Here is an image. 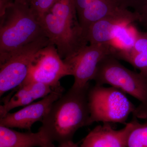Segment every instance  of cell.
I'll return each instance as SVG.
<instances>
[{
	"instance_id": "8",
	"label": "cell",
	"mask_w": 147,
	"mask_h": 147,
	"mask_svg": "<svg viewBox=\"0 0 147 147\" xmlns=\"http://www.w3.org/2000/svg\"><path fill=\"white\" fill-rule=\"evenodd\" d=\"M115 49L109 44L87 45L71 57L63 60L71 66L74 83L72 87L82 88L90 85L99 63L108 55H113Z\"/></svg>"
},
{
	"instance_id": "18",
	"label": "cell",
	"mask_w": 147,
	"mask_h": 147,
	"mask_svg": "<svg viewBox=\"0 0 147 147\" xmlns=\"http://www.w3.org/2000/svg\"><path fill=\"white\" fill-rule=\"evenodd\" d=\"M120 7L127 9L132 8L136 11L147 0H115Z\"/></svg>"
},
{
	"instance_id": "20",
	"label": "cell",
	"mask_w": 147,
	"mask_h": 147,
	"mask_svg": "<svg viewBox=\"0 0 147 147\" xmlns=\"http://www.w3.org/2000/svg\"><path fill=\"white\" fill-rule=\"evenodd\" d=\"M78 16L90 4L93 0H74Z\"/></svg>"
},
{
	"instance_id": "7",
	"label": "cell",
	"mask_w": 147,
	"mask_h": 147,
	"mask_svg": "<svg viewBox=\"0 0 147 147\" xmlns=\"http://www.w3.org/2000/svg\"><path fill=\"white\" fill-rule=\"evenodd\" d=\"M68 75L72 76L71 66L61 58L55 45H49L37 53L26 79L19 87L38 82L55 88L60 85V79Z\"/></svg>"
},
{
	"instance_id": "22",
	"label": "cell",
	"mask_w": 147,
	"mask_h": 147,
	"mask_svg": "<svg viewBox=\"0 0 147 147\" xmlns=\"http://www.w3.org/2000/svg\"><path fill=\"white\" fill-rule=\"evenodd\" d=\"M146 32H147V31Z\"/></svg>"
},
{
	"instance_id": "10",
	"label": "cell",
	"mask_w": 147,
	"mask_h": 147,
	"mask_svg": "<svg viewBox=\"0 0 147 147\" xmlns=\"http://www.w3.org/2000/svg\"><path fill=\"white\" fill-rule=\"evenodd\" d=\"M139 20V15L137 12L121 8L115 15L92 24L87 32V39L91 45L110 44L121 27L132 24Z\"/></svg>"
},
{
	"instance_id": "16",
	"label": "cell",
	"mask_w": 147,
	"mask_h": 147,
	"mask_svg": "<svg viewBox=\"0 0 147 147\" xmlns=\"http://www.w3.org/2000/svg\"><path fill=\"white\" fill-rule=\"evenodd\" d=\"M131 121L132 126L127 139V147H147V122L141 123L137 118Z\"/></svg>"
},
{
	"instance_id": "15",
	"label": "cell",
	"mask_w": 147,
	"mask_h": 147,
	"mask_svg": "<svg viewBox=\"0 0 147 147\" xmlns=\"http://www.w3.org/2000/svg\"><path fill=\"white\" fill-rule=\"evenodd\" d=\"M115 0H93L78 16L80 25L87 35L90 26L95 22L115 15L121 9Z\"/></svg>"
},
{
	"instance_id": "19",
	"label": "cell",
	"mask_w": 147,
	"mask_h": 147,
	"mask_svg": "<svg viewBox=\"0 0 147 147\" xmlns=\"http://www.w3.org/2000/svg\"><path fill=\"white\" fill-rule=\"evenodd\" d=\"M134 11L138 13L139 22L144 26L147 30V1L138 10Z\"/></svg>"
},
{
	"instance_id": "21",
	"label": "cell",
	"mask_w": 147,
	"mask_h": 147,
	"mask_svg": "<svg viewBox=\"0 0 147 147\" xmlns=\"http://www.w3.org/2000/svg\"><path fill=\"white\" fill-rule=\"evenodd\" d=\"M32 1V0H14V1L24 4L30 5Z\"/></svg>"
},
{
	"instance_id": "12",
	"label": "cell",
	"mask_w": 147,
	"mask_h": 147,
	"mask_svg": "<svg viewBox=\"0 0 147 147\" xmlns=\"http://www.w3.org/2000/svg\"><path fill=\"white\" fill-rule=\"evenodd\" d=\"M55 147L42 131L21 132L0 126V147Z\"/></svg>"
},
{
	"instance_id": "5",
	"label": "cell",
	"mask_w": 147,
	"mask_h": 147,
	"mask_svg": "<svg viewBox=\"0 0 147 147\" xmlns=\"http://www.w3.org/2000/svg\"><path fill=\"white\" fill-rule=\"evenodd\" d=\"M88 100L90 125L95 122L126 125L129 116L136 109L125 93L114 87L90 86Z\"/></svg>"
},
{
	"instance_id": "4",
	"label": "cell",
	"mask_w": 147,
	"mask_h": 147,
	"mask_svg": "<svg viewBox=\"0 0 147 147\" xmlns=\"http://www.w3.org/2000/svg\"><path fill=\"white\" fill-rule=\"evenodd\" d=\"M113 55L107 56L99 63L93 80L95 84L110 85L138 99L134 116L147 119V76L124 66Z\"/></svg>"
},
{
	"instance_id": "11",
	"label": "cell",
	"mask_w": 147,
	"mask_h": 147,
	"mask_svg": "<svg viewBox=\"0 0 147 147\" xmlns=\"http://www.w3.org/2000/svg\"><path fill=\"white\" fill-rule=\"evenodd\" d=\"M132 122L127 123L119 130L109 123L97 125L90 131L78 147H127V139Z\"/></svg>"
},
{
	"instance_id": "13",
	"label": "cell",
	"mask_w": 147,
	"mask_h": 147,
	"mask_svg": "<svg viewBox=\"0 0 147 147\" xmlns=\"http://www.w3.org/2000/svg\"><path fill=\"white\" fill-rule=\"evenodd\" d=\"M17 88L16 93L12 97L6 98L3 105H1V118L14 108L28 105L36 99L45 97L53 89L50 86L38 82H33Z\"/></svg>"
},
{
	"instance_id": "1",
	"label": "cell",
	"mask_w": 147,
	"mask_h": 147,
	"mask_svg": "<svg viewBox=\"0 0 147 147\" xmlns=\"http://www.w3.org/2000/svg\"><path fill=\"white\" fill-rule=\"evenodd\" d=\"M90 85L82 88L71 87L51 105L38 129L59 145L72 142L79 128L90 125L88 92Z\"/></svg>"
},
{
	"instance_id": "2",
	"label": "cell",
	"mask_w": 147,
	"mask_h": 147,
	"mask_svg": "<svg viewBox=\"0 0 147 147\" xmlns=\"http://www.w3.org/2000/svg\"><path fill=\"white\" fill-rule=\"evenodd\" d=\"M77 16L74 0H58L39 19L50 44L62 59L74 56L88 42Z\"/></svg>"
},
{
	"instance_id": "14",
	"label": "cell",
	"mask_w": 147,
	"mask_h": 147,
	"mask_svg": "<svg viewBox=\"0 0 147 147\" xmlns=\"http://www.w3.org/2000/svg\"><path fill=\"white\" fill-rule=\"evenodd\" d=\"M113 56L125 61L147 76V32H139L137 39L131 47L115 50Z\"/></svg>"
},
{
	"instance_id": "3",
	"label": "cell",
	"mask_w": 147,
	"mask_h": 147,
	"mask_svg": "<svg viewBox=\"0 0 147 147\" xmlns=\"http://www.w3.org/2000/svg\"><path fill=\"white\" fill-rule=\"evenodd\" d=\"M0 16V63L24 45L46 36L30 5L13 2Z\"/></svg>"
},
{
	"instance_id": "6",
	"label": "cell",
	"mask_w": 147,
	"mask_h": 147,
	"mask_svg": "<svg viewBox=\"0 0 147 147\" xmlns=\"http://www.w3.org/2000/svg\"><path fill=\"white\" fill-rule=\"evenodd\" d=\"M51 45L47 36L40 38L24 45L0 63V96L18 88L26 79L37 54Z\"/></svg>"
},
{
	"instance_id": "17",
	"label": "cell",
	"mask_w": 147,
	"mask_h": 147,
	"mask_svg": "<svg viewBox=\"0 0 147 147\" xmlns=\"http://www.w3.org/2000/svg\"><path fill=\"white\" fill-rule=\"evenodd\" d=\"M58 0H32L30 6L38 20L52 8Z\"/></svg>"
},
{
	"instance_id": "9",
	"label": "cell",
	"mask_w": 147,
	"mask_h": 147,
	"mask_svg": "<svg viewBox=\"0 0 147 147\" xmlns=\"http://www.w3.org/2000/svg\"><path fill=\"white\" fill-rule=\"evenodd\" d=\"M64 88L60 85L41 100L31 103L13 113H8L0 119V126L18 128L31 131L33 125L40 121L47 114L53 103L63 94Z\"/></svg>"
}]
</instances>
